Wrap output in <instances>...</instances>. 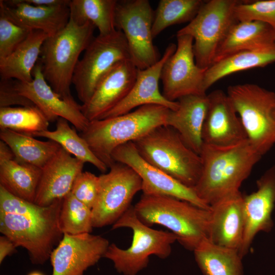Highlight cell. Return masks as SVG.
<instances>
[{"label":"cell","instance_id":"f1b7e54d","mask_svg":"<svg viewBox=\"0 0 275 275\" xmlns=\"http://www.w3.org/2000/svg\"><path fill=\"white\" fill-rule=\"evenodd\" d=\"M196 261L204 275H243L238 250L204 239L194 250Z\"/></svg>","mask_w":275,"mask_h":275},{"label":"cell","instance_id":"e0dca14e","mask_svg":"<svg viewBox=\"0 0 275 275\" xmlns=\"http://www.w3.org/2000/svg\"><path fill=\"white\" fill-rule=\"evenodd\" d=\"M207 95L208 106L202 130L203 143L225 147L247 140L241 120L227 94L216 90Z\"/></svg>","mask_w":275,"mask_h":275},{"label":"cell","instance_id":"603a6c76","mask_svg":"<svg viewBox=\"0 0 275 275\" xmlns=\"http://www.w3.org/2000/svg\"><path fill=\"white\" fill-rule=\"evenodd\" d=\"M209 239L214 243L238 250L244 232L243 196L240 191L210 206Z\"/></svg>","mask_w":275,"mask_h":275},{"label":"cell","instance_id":"30bf717a","mask_svg":"<svg viewBox=\"0 0 275 275\" xmlns=\"http://www.w3.org/2000/svg\"><path fill=\"white\" fill-rule=\"evenodd\" d=\"M131 60L124 34L116 30L112 33L93 38L79 60L72 78L77 97L87 102L103 76L116 64Z\"/></svg>","mask_w":275,"mask_h":275},{"label":"cell","instance_id":"4dcf8cb0","mask_svg":"<svg viewBox=\"0 0 275 275\" xmlns=\"http://www.w3.org/2000/svg\"><path fill=\"white\" fill-rule=\"evenodd\" d=\"M116 0H72L70 19L78 25L92 23L99 35H108L116 29L115 24Z\"/></svg>","mask_w":275,"mask_h":275},{"label":"cell","instance_id":"836d02e7","mask_svg":"<svg viewBox=\"0 0 275 275\" xmlns=\"http://www.w3.org/2000/svg\"><path fill=\"white\" fill-rule=\"evenodd\" d=\"M49 121L36 106L0 107V128L30 135L48 130Z\"/></svg>","mask_w":275,"mask_h":275},{"label":"cell","instance_id":"7c38bea8","mask_svg":"<svg viewBox=\"0 0 275 275\" xmlns=\"http://www.w3.org/2000/svg\"><path fill=\"white\" fill-rule=\"evenodd\" d=\"M108 173L99 176L100 189L92 209L93 228L115 223L131 206L142 182L138 174L125 164L114 162Z\"/></svg>","mask_w":275,"mask_h":275},{"label":"cell","instance_id":"52a82bcc","mask_svg":"<svg viewBox=\"0 0 275 275\" xmlns=\"http://www.w3.org/2000/svg\"><path fill=\"white\" fill-rule=\"evenodd\" d=\"M122 228L132 231L130 246L123 249L111 243L103 257L112 261L116 270L124 275H136L148 266L150 256L167 258L171 253L172 244L177 241L170 231L155 230L141 222L132 205L112 225V229Z\"/></svg>","mask_w":275,"mask_h":275},{"label":"cell","instance_id":"b9f144b4","mask_svg":"<svg viewBox=\"0 0 275 275\" xmlns=\"http://www.w3.org/2000/svg\"><path fill=\"white\" fill-rule=\"evenodd\" d=\"M14 158L10 148L4 142L0 141V161Z\"/></svg>","mask_w":275,"mask_h":275},{"label":"cell","instance_id":"6da1fadb","mask_svg":"<svg viewBox=\"0 0 275 275\" xmlns=\"http://www.w3.org/2000/svg\"><path fill=\"white\" fill-rule=\"evenodd\" d=\"M200 156L201 172L193 188L209 206L239 192L242 183L262 157L248 140L225 147L203 144Z\"/></svg>","mask_w":275,"mask_h":275},{"label":"cell","instance_id":"3957f363","mask_svg":"<svg viewBox=\"0 0 275 275\" xmlns=\"http://www.w3.org/2000/svg\"><path fill=\"white\" fill-rule=\"evenodd\" d=\"M170 109L160 105L147 104L121 115L91 121L81 136L95 156L109 168L115 162L112 154L116 148L166 125Z\"/></svg>","mask_w":275,"mask_h":275},{"label":"cell","instance_id":"d590c367","mask_svg":"<svg viewBox=\"0 0 275 275\" xmlns=\"http://www.w3.org/2000/svg\"><path fill=\"white\" fill-rule=\"evenodd\" d=\"M235 15L238 21H261L275 29V0L241 1L235 8Z\"/></svg>","mask_w":275,"mask_h":275},{"label":"cell","instance_id":"4fadbf2b","mask_svg":"<svg viewBox=\"0 0 275 275\" xmlns=\"http://www.w3.org/2000/svg\"><path fill=\"white\" fill-rule=\"evenodd\" d=\"M177 40L176 49L164 64L160 76L162 94L171 101L189 95L206 94L203 83L207 69L196 63L193 37L177 35Z\"/></svg>","mask_w":275,"mask_h":275},{"label":"cell","instance_id":"9c48e42d","mask_svg":"<svg viewBox=\"0 0 275 275\" xmlns=\"http://www.w3.org/2000/svg\"><path fill=\"white\" fill-rule=\"evenodd\" d=\"M241 1H205L195 18L179 30L177 35H187L194 39L197 65L207 69L213 63L216 51L231 28L238 21L235 8Z\"/></svg>","mask_w":275,"mask_h":275},{"label":"cell","instance_id":"8fae6325","mask_svg":"<svg viewBox=\"0 0 275 275\" xmlns=\"http://www.w3.org/2000/svg\"><path fill=\"white\" fill-rule=\"evenodd\" d=\"M154 14V11L148 0L117 1L115 28L124 34L131 60L138 69H146L161 58L153 43Z\"/></svg>","mask_w":275,"mask_h":275},{"label":"cell","instance_id":"e575fe53","mask_svg":"<svg viewBox=\"0 0 275 275\" xmlns=\"http://www.w3.org/2000/svg\"><path fill=\"white\" fill-rule=\"evenodd\" d=\"M59 222L63 234L91 233L94 228L92 209L79 201L71 192L63 200Z\"/></svg>","mask_w":275,"mask_h":275},{"label":"cell","instance_id":"277c9868","mask_svg":"<svg viewBox=\"0 0 275 275\" xmlns=\"http://www.w3.org/2000/svg\"><path fill=\"white\" fill-rule=\"evenodd\" d=\"M91 22L78 25L70 19L56 34L48 36L41 47L39 61L43 76L54 92L65 99L73 97L70 86L81 53L94 38Z\"/></svg>","mask_w":275,"mask_h":275},{"label":"cell","instance_id":"2e32d148","mask_svg":"<svg viewBox=\"0 0 275 275\" xmlns=\"http://www.w3.org/2000/svg\"><path fill=\"white\" fill-rule=\"evenodd\" d=\"M110 243L91 233L64 234L50 256L52 275H84L104 257Z\"/></svg>","mask_w":275,"mask_h":275},{"label":"cell","instance_id":"d6a6232c","mask_svg":"<svg viewBox=\"0 0 275 275\" xmlns=\"http://www.w3.org/2000/svg\"><path fill=\"white\" fill-rule=\"evenodd\" d=\"M205 1L202 0H160L154 11L153 38L172 25L191 21Z\"/></svg>","mask_w":275,"mask_h":275},{"label":"cell","instance_id":"5bb4252c","mask_svg":"<svg viewBox=\"0 0 275 275\" xmlns=\"http://www.w3.org/2000/svg\"><path fill=\"white\" fill-rule=\"evenodd\" d=\"M112 157L114 162L125 164L138 174L142 182L143 194L172 197L210 209V206L198 198L193 188L183 184L143 159L133 142L116 148Z\"/></svg>","mask_w":275,"mask_h":275},{"label":"cell","instance_id":"8d00e7d4","mask_svg":"<svg viewBox=\"0 0 275 275\" xmlns=\"http://www.w3.org/2000/svg\"><path fill=\"white\" fill-rule=\"evenodd\" d=\"M31 32L11 21L0 10V60L10 54Z\"/></svg>","mask_w":275,"mask_h":275},{"label":"cell","instance_id":"74e56055","mask_svg":"<svg viewBox=\"0 0 275 275\" xmlns=\"http://www.w3.org/2000/svg\"><path fill=\"white\" fill-rule=\"evenodd\" d=\"M99 189V176L82 171L75 179L71 193L79 201L92 209L97 201Z\"/></svg>","mask_w":275,"mask_h":275},{"label":"cell","instance_id":"7bdbcfd3","mask_svg":"<svg viewBox=\"0 0 275 275\" xmlns=\"http://www.w3.org/2000/svg\"><path fill=\"white\" fill-rule=\"evenodd\" d=\"M27 275H45L43 273L39 271H33L29 273Z\"/></svg>","mask_w":275,"mask_h":275},{"label":"cell","instance_id":"d6986e66","mask_svg":"<svg viewBox=\"0 0 275 275\" xmlns=\"http://www.w3.org/2000/svg\"><path fill=\"white\" fill-rule=\"evenodd\" d=\"M257 189L243 196L244 232L239 254L249 252L256 235L269 232L273 227L271 214L275 204V164L257 181Z\"/></svg>","mask_w":275,"mask_h":275},{"label":"cell","instance_id":"44dd1931","mask_svg":"<svg viewBox=\"0 0 275 275\" xmlns=\"http://www.w3.org/2000/svg\"><path fill=\"white\" fill-rule=\"evenodd\" d=\"M84 164L61 147L42 169L34 203L45 207L63 199L71 192Z\"/></svg>","mask_w":275,"mask_h":275},{"label":"cell","instance_id":"ffe728a7","mask_svg":"<svg viewBox=\"0 0 275 275\" xmlns=\"http://www.w3.org/2000/svg\"><path fill=\"white\" fill-rule=\"evenodd\" d=\"M176 47V44L170 43L157 63L146 69H138L135 82L128 94L100 119L121 115L147 104L160 105L176 110L178 102L169 101L163 96L159 90V81L164 64Z\"/></svg>","mask_w":275,"mask_h":275},{"label":"cell","instance_id":"d4e9b609","mask_svg":"<svg viewBox=\"0 0 275 275\" xmlns=\"http://www.w3.org/2000/svg\"><path fill=\"white\" fill-rule=\"evenodd\" d=\"M274 42L275 29L269 24L259 21H238L218 48L213 63L235 53Z\"/></svg>","mask_w":275,"mask_h":275},{"label":"cell","instance_id":"f546056e","mask_svg":"<svg viewBox=\"0 0 275 275\" xmlns=\"http://www.w3.org/2000/svg\"><path fill=\"white\" fill-rule=\"evenodd\" d=\"M42 169L18 162L14 158L0 161V186L10 194L34 202Z\"/></svg>","mask_w":275,"mask_h":275},{"label":"cell","instance_id":"ba28073f","mask_svg":"<svg viewBox=\"0 0 275 275\" xmlns=\"http://www.w3.org/2000/svg\"><path fill=\"white\" fill-rule=\"evenodd\" d=\"M233 103L253 148L262 156L275 145V93L246 83L228 87Z\"/></svg>","mask_w":275,"mask_h":275},{"label":"cell","instance_id":"ac0fdd59","mask_svg":"<svg viewBox=\"0 0 275 275\" xmlns=\"http://www.w3.org/2000/svg\"><path fill=\"white\" fill-rule=\"evenodd\" d=\"M138 68L130 60L114 66L101 79L89 100L81 105L89 121L100 119L128 94L137 75Z\"/></svg>","mask_w":275,"mask_h":275},{"label":"cell","instance_id":"7a4b0ae2","mask_svg":"<svg viewBox=\"0 0 275 275\" xmlns=\"http://www.w3.org/2000/svg\"><path fill=\"white\" fill-rule=\"evenodd\" d=\"M133 207L141 222L150 227L159 225L167 228L188 250L194 251L209 238L210 209L172 197L145 194Z\"/></svg>","mask_w":275,"mask_h":275},{"label":"cell","instance_id":"4316f807","mask_svg":"<svg viewBox=\"0 0 275 275\" xmlns=\"http://www.w3.org/2000/svg\"><path fill=\"white\" fill-rule=\"evenodd\" d=\"M275 62V42L256 49L240 51L214 63L205 73L203 88L206 91L215 82L234 73Z\"/></svg>","mask_w":275,"mask_h":275},{"label":"cell","instance_id":"8992f818","mask_svg":"<svg viewBox=\"0 0 275 275\" xmlns=\"http://www.w3.org/2000/svg\"><path fill=\"white\" fill-rule=\"evenodd\" d=\"M63 200L54 201L37 214L0 212L1 233L17 247L24 248L33 264H44L63 238L59 222Z\"/></svg>","mask_w":275,"mask_h":275},{"label":"cell","instance_id":"60d3db41","mask_svg":"<svg viewBox=\"0 0 275 275\" xmlns=\"http://www.w3.org/2000/svg\"><path fill=\"white\" fill-rule=\"evenodd\" d=\"M26 3L36 6L52 7L69 5V0H24Z\"/></svg>","mask_w":275,"mask_h":275},{"label":"cell","instance_id":"484cf974","mask_svg":"<svg viewBox=\"0 0 275 275\" xmlns=\"http://www.w3.org/2000/svg\"><path fill=\"white\" fill-rule=\"evenodd\" d=\"M48 36L43 31H32L10 54L0 60L1 79L31 81L33 70L39 59L43 43Z\"/></svg>","mask_w":275,"mask_h":275},{"label":"cell","instance_id":"ab89813d","mask_svg":"<svg viewBox=\"0 0 275 275\" xmlns=\"http://www.w3.org/2000/svg\"><path fill=\"white\" fill-rule=\"evenodd\" d=\"M15 244L7 236L3 235L0 236V264L5 259L16 252Z\"/></svg>","mask_w":275,"mask_h":275},{"label":"cell","instance_id":"f35d334b","mask_svg":"<svg viewBox=\"0 0 275 275\" xmlns=\"http://www.w3.org/2000/svg\"><path fill=\"white\" fill-rule=\"evenodd\" d=\"M34 106L33 103L20 95L15 89L13 79H3L0 81V107Z\"/></svg>","mask_w":275,"mask_h":275},{"label":"cell","instance_id":"1f68e13d","mask_svg":"<svg viewBox=\"0 0 275 275\" xmlns=\"http://www.w3.org/2000/svg\"><path fill=\"white\" fill-rule=\"evenodd\" d=\"M68 122L64 118H59L54 130L48 129L32 136L43 137L55 142L75 158L84 163L89 162L100 172L105 173L108 169L107 166L95 156L86 140L70 126Z\"/></svg>","mask_w":275,"mask_h":275},{"label":"cell","instance_id":"9a60e30c","mask_svg":"<svg viewBox=\"0 0 275 275\" xmlns=\"http://www.w3.org/2000/svg\"><path fill=\"white\" fill-rule=\"evenodd\" d=\"M33 80L23 82L13 80L16 90L31 100L44 114L49 122L62 118L82 132L89 121L86 118L73 98L65 99L53 91L45 80L39 60L32 71Z\"/></svg>","mask_w":275,"mask_h":275},{"label":"cell","instance_id":"83f0119b","mask_svg":"<svg viewBox=\"0 0 275 275\" xmlns=\"http://www.w3.org/2000/svg\"><path fill=\"white\" fill-rule=\"evenodd\" d=\"M0 139L10 148L16 161L40 169L61 148L52 141H40L32 135L7 129H1Z\"/></svg>","mask_w":275,"mask_h":275},{"label":"cell","instance_id":"5b68a950","mask_svg":"<svg viewBox=\"0 0 275 275\" xmlns=\"http://www.w3.org/2000/svg\"><path fill=\"white\" fill-rule=\"evenodd\" d=\"M132 142L148 163L188 187L196 184L202 170L201 157L174 128L162 125Z\"/></svg>","mask_w":275,"mask_h":275},{"label":"cell","instance_id":"7402d4cb","mask_svg":"<svg viewBox=\"0 0 275 275\" xmlns=\"http://www.w3.org/2000/svg\"><path fill=\"white\" fill-rule=\"evenodd\" d=\"M0 10L16 24L31 31H43L48 36L64 28L70 20L69 5L40 7L24 0H1Z\"/></svg>","mask_w":275,"mask_h":275},{"label":"cell","instance_id":"cb8c5ba5","mask_svg":"<svg viewBox=\"0 0 275 275\" xmlns=\"http://www.w3.org/2000/svg\"><path fill=\"white\" fill-rule=\"evenodd\" d=\"M177 101L178 107L170 109L166 125L176 130L186 145L200 155L204 144L202 130L208 106V95H189Z\"/></svg>","mask_w":275,"mask_h":275}]
</instances>
